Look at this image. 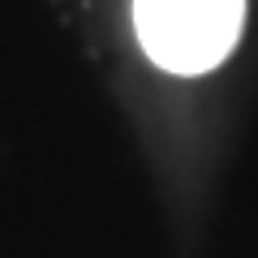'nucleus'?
<instances>
[{
	"instance_id": "f257e3e1",
	"label": "nucleus",
	"mask_w": 258,
	"mask_h": 258,
	"mask_svg": "<svg viewBox=\"0 0 258 258\" xmlns=\"http://www.w3.org/2000/svg\"><path fill=\"white\" fill-rule=\"evenodd\" d=\"M245 0H138L142 47L151 60L176 74H203L228 56L241 35Z\"/></svg>"
}]
</instances>
